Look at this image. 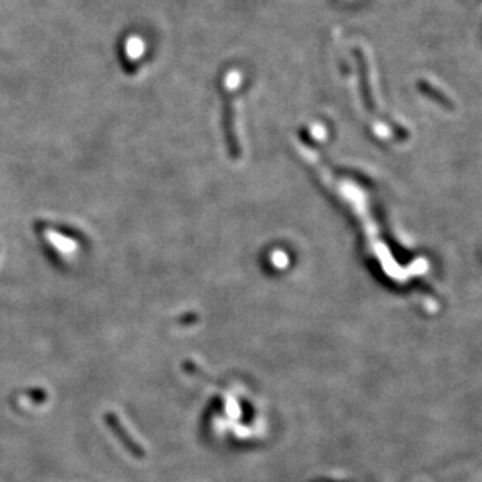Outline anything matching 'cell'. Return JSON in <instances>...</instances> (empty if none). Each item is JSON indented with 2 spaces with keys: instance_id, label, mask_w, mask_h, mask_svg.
Returning a JSON list of instances; mask_svg holds the SVG:
<instances>
[]
</instances>
